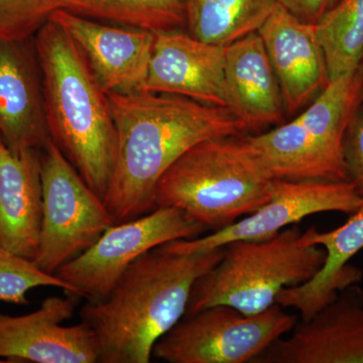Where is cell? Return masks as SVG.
Listing matches in <instances>:
<instances>
[{"instance_id": "ffe728a7", "label": "cell", "mask_w": 363, "mask_h": 363, "mask_svg": "<svg viewBox=\"0 0 363 363\" xmlns=\"http://www.w3.org/2000/svg\"><path fill=\"white\" fill-rule=\"evenodd\" d=\"M185 26L196 39L219 45L259 32L278 0H181Z\"/></svg>"}, {"instance_id": "7402d4cb", "label": "cell", "mask_w": 363, "mask_h": 363, "mask_svg": "<svg viewBox=\"0 0 363 363\" xmlns=\"http://www.w3.org/2000/svg\"><path fill=\"white\" fill-rule=\"evenodd\" d=\"M315 26L330 81L357 71L363 54V0H340Z\"/></svg>"}, {"instance_id": "7c38bea8", "label": "cell", "mask_w": 363, "mask_h": 363, "mask_svg": "<svg viewBox=\"0 0 363 363\" xmlns=\"http://www.w3.org/2000/svg\"><path fill=\"white\" fill-rule=\"evenodd\" d=\"M252 363H363V290L353 284Z\"/></svg>"}, {"instance_id": "2e32d148", "label": "cell", "mask_w": 363, "mask_h": 363, "mask_svg": "<svg viewBox=\"0 0 363 363\" xmlns=\"http://www.w3.org/2000/svg\"><path fill=\"white\" fill-rule=\"evenodd\" d=\"M0 138L16 154L43 150L50 135L33 39H0Z\"/></svg>"}, {"instance_id": "3957f363", "label": "cell", "mask_w": 363, "mask_h": 363, "mask_svg": "<svg viewBox=\"0 0 363 363\" xmlns=\"http://www.w3.org/2000/svg\"><path fill=\"white\" fill-rule=\"evenodd\" d=\"M50 138L104 199L117 152L107 93L70 35L49 21L33 37Z\"/></svg>"}, {"instance_id": "484cf974", "label": "cell", "mask_w": 363, "mask_h": 363, "mask_svg": "<svg viewBox=\"0 0 363 363\" xmlns=\"http://www.w3.org/2000/svg\"><path fill=\"white\" fill-rule=\"evenodd\" d=\"M340 0H278L298 20L316 25Z\"/></svg>"}, {"instance_id": "ba28073f", "label": "cell", "mask_w": 363, "mask_h": 363, "mask_svg": "<svg viewBox=\"0 0 363 363\" xmlns=\"http://www.w3.org/2000/svg\"><path fill=\"white\" fill-rule=\"evenodd\" d=\"M42 160L43 216L33 262L48 274L92 247L116 224L104 199L50 138Z\"/></svg>"}, {"instance_id": "44dd1931", "label": "cell", "mask_w": 363, "mask_h": 363, "mask_svg": "<svg viewBox=\"0 0 363 363\" xmlns=\"http://www.w3.org/2000/svg\"><path fill=\"white\" fill-rule=\"evenodd\" d=\"M62 9L83 18L159 33L181 30V0H64Z\"/></svg>"}, {"instance_id": "4fadbf2b", "label": "cell", "mask_w": 363, "mask_h": 363, "mask_svg": "<svg viewBox=\"0 0 363 363\" xmlns=\"http://www.w3.org/2000/svg\"><path fill=\"white\" fill-rule=\"evenodd\" d=\"M50 21L75 42L105 93L143 90L149 73L154 33L105 25L62 9L55 11Z\"/></svg>"}, {"instance_id": "e0dca14e", "label": "cell", "mask_w": 363, "mask_h": 363, "mask_svg": "<svg viewBox=\"0 0 363 363\" xmlns=\"http://www.w3.org/2000/svg\"><path fill=\"white\" fill-rule=\"evenodd\" d=\"M42 216L39 150L16 154L0 138V248L33 262L39 250Z\"/></svg>"}, {"instance_id": "9c48e42d", "label": "cell", "mask_w": 363, "mask_h": 363, "mask_svg": "<svg viewBox=\"0 0 363 363\" xmlns=\"http://www.w3.org/2000/svg\"><path fill=\"white\" fill-rule=\"evenodd\" d=\"M207 230L174 207H157L149 213L109 227L86 252L67 262L56 276L87 301L102 300L123 272L143 253L164 243L190 240Z\"/></svg>"}, {"instance_id": "6da1fadb", "label": "cell", "mask_w": 363, "mask_h": 363, "mask_svg": "<svg viewBox=\"0 0 363 363\" xmlns=\"http://www.w3.org/2000/svg\"><path fill=\"white\" fill-rule=\"evenodd\" d=\"M107 97L116 124L117 152L104 201L116 223L152 211L157 181L198 143L248 133L226 107L147 91L111 92Z\"/></svg>"}, {"instance_id": "9a60e30c", "label": "cell", "mask_w": 363, "mask_h": 363, "mask_svg": "<svg viewBox=\"0 0 363 363\" xmlns=\"http://www.w3.org/2000/svg\"><path fill=\"white\" fill-rule=\"evenodd\" d=\"M257 33L278 78L286 113L294 116L330 83L316 26L278 4Z\"/></svg>"}, {"instance_id": "603a6c76", "label": "cell", "mask_w": 363, "mask_h": 363, "mask_svg": "<svg viewBox=\"0 0 363 363\" xmlns=\"http://www.w3.org/2000/svg\"><path fill=\"white\" fill-rule=\"evenodd\" d=\"M40 286L62 289L65 293L75 295L73 288L56 274H48L33 260L0 248V301L28 305V293Z\"/></svg>"}, {"instance_id": "d6986e66", "label": "cell", "mask_w": 363, "mask_h": 363, "mask_svg": "<svg viewBox=\"0 0 363 363\" xmlns=\"http://www.w3.org/2000/svg\"><path fill=\"white\" fill-rule=\"evenodd\" d=\"M310 241L324 248L323 266L310 281L283 289L276 298L284 309L294 308L300 312L302 321L311 319L341 290L362 279V269L348 262L363 250V204L334 230L319 233L314 226Z\"/></svg>"}, {"instance_id": "83f0119b", "label": "cell", "mask_w": 363, "mask_h": 363, "mask_svg": "<svg viewBox=\"0 0 363 363\" xmlns=\"http://www.w3.org/2000/svg\"><path fill=\"white\" fill-rule=\"evenodd\" d=\"M362 104H363V94H362Z\"/></svg>"}, {"instance_id": "d4e9b609", "label": "cell", "mask_w": 363, "mask_h": 363, "mask_svg": "<svg viewBox=\"0 0 363 363\" xmlns=\"http://www.w3.org/2000/svg\"><path fill=\"white\" fill-rule=\"evenodd\" d=\"M343 156L348 181L363 198V104L351 116L343 138Z\"/></svg>"}, {"instance_id": "8992f818", "label": "cell", "mask_w": 363, "mask_h": 363, "mask_svg": "<svg viewBox=\"0 0 363 363\" xmlns=\"http://www.w3.org/2000/svg\"><path fill=\"white\" fill-rule=\"evenodd\" d=\"M362 94L357 71L346 74L331 80L290 123L245 136L274 180L348 181L343 138Z\"/></svg>"}, {"instance_id": "5bb4252c", "label": "cell", "mask_w": 363, "mask_h": 363, "mask_svg": "<svg viewBox=\"0 0 363 363\" xmlns=\"http://www.w3.org/2000/svg\"><path fill=\"white\" fill-rule=\"evenodd\" d=\"M225 56V45L203 42L190 33H155L149 73L142 91L227 108Z\"/></svg>"}, {"instance_id": "52a82bcc", "label": "cell", "mask_w": 363, "mask_h": 363, "mask_svg": "<svg viewBox=\"0 0 363 363\" xmlns=\"http://www.w3.org/2000/svg\"><path fill=\"white\" fill-rule=\"evenodd\" d=\"M298 321L277 303L252 316L215 305L182 318L155 344L152 357L169 363H252Z\"/></svg>"}, {"instance_id": "f1b7e54d", "label": "cell", "mask_w": 363, "mask_h": 363, "mask_svg": "<svg viewBox=\"0 0 363 363\" xmlns=\"http://www.w3.org/2000/svg\"><path fill=\"white\" fill-rule=\"evenodd\" d=\"M0 363H4V362H1V360H0Z\"/></svg>"}, {"instance_id": "7a4b0ae2", "label": "cell", "mask_w": 363, "mask_h": 363, "mask_svg": "<svg viewBox=\"0 0 363 363\" xmlns=\"http://www.w3.org/2000/svg\"><path fill=\"white\" fill-rule=\"evenodd\" d=\"M224 247L193 253L160 245L135 260L102 300L87 301L81 321L94 332L99 363H149L155 344L185 316L193 286Z\"/></svg>"}, {"instance_id": "cb8c5ba5", "label": "cell", "mask_w": 363, "mask_h": 363, "mask_svg": "<svg viewBox=\"0 0 363 363\" xmlns=\"http://www.w3.org/2000/svg\"><path fill=\"white\" fill-rule=\"evenodd\" d=\"M64 0H0V39L28 40L63 7Z\"/></svg>"}, {"instance_id": "5b68a950", "label": "cell", "mask_w": 363, "mask_h": 363, "mask_svg": "<svg viewBox=\"0 0 363 363\" xmlns=\"http://www.w3.org/2000/svg\"><path fill=\"white\" fill-rule=\"evenodd\" d=\"M313 229L294 224L269 240L225 245L220 262L193 286L185 316L215 305L247 316L266 311L283 289L310 281L323 266L326 253L310 241Z\"/></svg>"}, {"instance_id": "8fae6325", "label": "cell", "mask_w": 363, "mask_h": 363, "mask_svg": "<svg viewBox=\"0 0 363 363\" xmlns=\"http://www.w3.org/2000/svg\"><path fill=\"white\" fill-rule=\"evenodd\" d=\"M45 298L39 309L23 316L0 312V360L4 362L98 363L94 332L84 322L64 326L80 298Z\"/></svg>"}, {"instance_id": "ac0fdd59", "label": "cell", "mask_w": 363, "mask_h": 363, "mask_svg": "<svg viewBox=\"0 0 363 363\" xmlns=\"http://www.w3.org/2000/svg\"><path fill=\"white\" fill-rule=\"evenodd\" d=\"M225 86L227 108L245 123L248 133H259L284 121L281 87L259 33L227 45Z\"/></svg>"}, {"instance_id": "277c9868", "label": "cell", "mask_w": 363, "mask_h": 363, "mask_svg": "<svg viewBox=\"0 0 363 363\" xmlns=\"http://www.w3.org/2000/svg\"><path fill=\"white\" fill-rule=\"evenodd\" d=\"M245 135L208 138L184 152L157 181L154 208H177L213 231L259 210L274 179Z\"/></svg>"}, {"instance_id": "4316f807", "label": "cell", "mask_w": 363, "mask_h": 363, "mask_svg": "<svg viewBox=\"0 0 363 363\" xmlns=\"http://www.w3.org/2000/svg\"><path fill=\"white\" fill-rule=\"evenodd\" d=\"M357 73L359 74L360 77L363 79V54L362 57V60H360L359 66H358Z\"/></svg>"}, {"instance_id": "30bf717a", "label": "cell", "mask_w": 363, "mask_h": 363, "mask_svg": "<svg viewBox=\"0 0 363 363\" xmlns=\"http://www.w3.org/2000/svg\"><path fill=\"white\" fill-rule=\"evenodd\" d=\"M363 204V198L350 181L274 180L271 198L257 211L240 221L203 238L164 243L173 252H208L240 240H264L305 217L323 212L352 214Z\"/></svg>"}]
</instances>
